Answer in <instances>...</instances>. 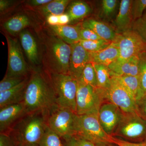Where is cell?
Wrapping results in <instances>:
<instances>
[{
    "instance_id": "cell-33",
    "label": "cell",
    "mask_w": 146,
    "mask_h": 146,
    "mask_svg": "<svg viewBox=\"0 0 146 146\" xmlns=\"http://www.w3.org/2000/svg\"><path fill=\"white\" fill-rule=\"evenodd\" d=\"M132 30L136 32L146 42V11L141 18L133 22Z\"/></svg>"
},
{
    "instance_id": "cell-15",
    "label": "cell",
    "mask_w": 146,
    "mask_h": 146,
    "mask_svg": "<svg viewBox=\"0 0 146 146\" xmlns=\"http://www.w3.org/2000/svg\"><path fill=\"white\" fill-rule=\"evenodd\" d=\"M133 1L122 0L120 4L119 13L114 25L117 33H122L132 30L133 21L132 12Z\"/></svg>"
},
{
    "instance_id": "cell-1",
    "label": "cell",
    "mask_w": 146,
    "mask_h": 146,
    "mask_svg": "<svg viewBox=\"0 0 146 146\" xmlns=\"http://www.w3.org/2000/svg\"><path fill=\"white\" fill-rule=\"evenodd\" d=\"M23 103L27 114L41 112L48 115L57 106L54 90L44 70L32 69Z\"/></svg>"
},
{
    "instance_id": "cell-44",
    "label": "cell",
    "mask_w": 146,
    "mask_h": 146,
    "mask_svg": "<svg viewBox=\"0 0 146 146\" xmlns=\"http://www.w3.org/2000/svg\"><path fill=\"white\" fill-rule=\"evenodd\" d=\"M64 141H65L64 145L65 146H75L73 137L65 140Z\"/></svg>"
},
{
    "instance_id": "cell-40",
    "label": "cell",
    "mask_w": 146,
    "mask_h": 146,
    "mask_svg": "<svg viewBox=\"0 0 146 146\" xmlns=\"http://www.w3.org/2000/svg\"><path fill=\"white\" fill-rule=\"evenodd\" d=\"M0 146H16L10 136L6 133H0Z\"/></svg>"
},
{
    "instance_id": "cell-34",
    "label": "cell",
    "mask_w": 146,
    "mask_h": 146,
    "mask_svg": "<svg viewBox=\"0 0 146 146\" xmlns=\"http://www.w3.org/2000/svg\"><path fill=\"white\" fill-rule=\"evenodd\" d=\"M146 11V0H134L132 5L133 21L141 18Z\"/></svg>"
},
{
    "instance_id": "cell-11",
    "label": "cell",
    "mask_w": 146,
    "mask_h": 146,
    "mask_svg": "<svg viewBox=\"0 0 146 146\" xmlns=\"http://www.w3.org/2000/svg\"><path fill=\"white\" fill-rule=\"evenodd\" d=\"M103 91L104 100L117 106L123 113L136 112V101L114 77H111L109 88Z\"/></svg>"
},
{
    "instance_id": "cell-27",
    "label": "cell",
    "mask_w": 146,
    "mask_h": 146,
    "mask_svg": "<svg viewBox=\"0 0 146 146\" xmlns=\"http://www.w3.org/2000/svg\"><path fill=\"white\" fill-rule=\"evenodd\" d=\"M77 81L79 83L90 85L95 89L98 88L96 74L92 63H89L86 65Z\"/></svg>"
},
{
    "instance_id": "cell-46",
    "label": "cell",
    "mask_w": 146,
    "mask_h": 146,
    "mask_svg": "<svg viewBox=\"0 0 146 146\" xmlns=\"http://www.w3.org/2000/svg\"><path fill=\"white\" fill-rule=\"evenodd\" d=\"M145 141H146V139Z\"/></svg>"
},
{
    "instance_id": "cell-3",
    "label": "cell",
    "mask_w": 146,
    "mask_h": 146,
    "mask_svg": "<svg viewBox=\"0 0 146 146\" xmlns=\"http://www.w3.org/2000/svg\"><path fill=\"white\" fill-rule=\"evenodd\" d=\"M47 115L41 112L27 114L6 134L16 146H39L48 127Z\"/></svg>"
},
{
    "instance_id": "cell-20",
    "label": "cell",
    "mask_w": 146,
    "mask_h": 146,
    "mask_svg": "<svg viewBox=\"0 0 146 146\" xmlns=\"http://www.w3.org/2000/svg\"><path fill=\"white\" fill-rule=\"evenodd\" d=\"M29 76L23 82L12 89L0 92V108L9 105L23 102Z\"/></svg>"
},
{
    "instance_id": "cell-24",
    "label": "cell",
    "mask_w": 146,
    "mask_h": 146,
    "mask_svg": "<svg viewBox=\"0 0 146 146\" xmlns=\"http://www.w3.org/2000/svg\"><path fill=\"white\" fill-rule=\"evenodd\" d=\"M70 2L69 0H53L36 9V11L41 16L46 18L50 15L59 16L64 13L65 9Z\"/></svg>"
},
{
    "instance_id": "cell-10",
    "label": "cell",
    "mask_w": 146,
    "mask_h": 146,
    "mask_svg": "<svg viewBox=\"0 0 146 146\" xmlns=\"http://www.w3.org/2000/svg\"><path fill=\"white\" fill-rule=\"evenodd\" d=\"M8 46V65L5 76L27 77L31 73L24 58L21 45L17 39L5 34Z\"/></svg>"
},
{
    "instance_id": "cell-45",
    "label": "cell",
    "mask_w": 146,
    "mask_h": 146,
    "mask_svg": "<svg viewBox=\"0 0 146 146\" xmlns=\"http://www.w3.org/2000/svg\"><path fill=\"white\" fill-rule=\"evenodd\" d=\"M109 143H97L96 144V146H110Z\"/></svg>"
},
{
    "instance_id": "cell-22",
    "label": "cell",
    "mask_w": 146,
    "mask_h": 146,
    "mask_svg": "<svg viewBox=\"0 0 146 146\" xmlns=\"http://www.w3.org/2000/svg\"><path fill=\"white\" fill-rule=\"evenodd\" d=\"M29 18L23 14H18L6 21L3 27L9 34L15 36L17 34H20L30 25Z\"/></svg>"
},
{
    "instance_id": "cell-38",
    "label": "cell",
    "mask_w": 146,
    "mask_h": 146,
    "mask_svg": "<svg viewBox=\"0 0 146 146\" xmlns=\"http://www.w3.org/2000/svg\"><path fill=\"white\" fill-rule=\"evenodd\" d=\"M75 146H96L93 142L78 136L73 137Z\"/></svg>"
},
{
    "instance_id": "cell-14",
    "label": "cell",
    "mask_w": 146,
    "mask_h": 146,
    "mask_svg": "<svg viewBox=\"0 0 146 146\" xmlns=\"http://www.w3.org/2000/svg\"><path fill=\"white\" fill-rule=\"evenodd\" d=\"M70 45L69 74L78 80L85 66L90 63V52L84 49L79 42Z\"/></svg>"
},
{
    "instance_id": "cell-42",
    "label": "cell",
    "mask_w": 146,
    "mask_h": 146,
    "mask_svg": "<svg viewBox=\"0 0 146 146\" xmlns=\"http://www.w3.org/2000/svg\"><path fill=\"white\" fill-rule=\"evenodd\" d=\"M59 17V23L58 25H65L71 22L70 16L67 13H64L58 16Z\"/></svg>"
},
{
    "instance_id": "cell-35",
    "label": "cell",
    "mask_w": 146,
    "mask_h": 146,
    "mask_svg": "<svg viewBox=\"0 0 146 146\" xmlns=\"http://www.w3.org/2000/svg\"><path fill=\"white\" fill-rule=\"evenodd\" d=\"M80 35L81 40L94 41L102 39L100 36L93 31L89 29L84 28L82 27L81 26L80 30Z\"/></svg>"
},
{
    "instance_id": "cell-29",
    "label": "cell",
    "mask_w": 146,
    "mask_h": 146,
    "mask_svg": "<svg viewBox=\"0 0 146 146\" xmlns=\"http://www.w3.org/2000/svg\"><path fill=\"white\" fill-rule=\"evenodd\" d=\"M61 139L57 134L47 127L39 146H65L62 143Z\"/></svg>"
},
{
    "instance_id": "cell-9",
    "label": "cell",
    "mask_w": 146,
    "mask_h": 146,
    "mask_svg": "<svg viewBox=\"0 0 146 146\" xmlns=\"http://www.w3.org/2000/svg\"><path fill=\"white\" fill-rule=\"evenodd\" d=\"M112 136L123 138V140L145 141L146 121L136 112H123L121 119Z\"/></svg>"
},
{
    "instance_id": "cell-23",
    "label": "cell",
    "mask_w": 146,
    "mask_h": 146,
    "mask_svg": "<svg viewBox=\"0 0 146 146\" xmlns=\"http://www.w3.org/2000/svg\"><path fill=\"white\" fill-rule=\"evenodd\" d=\"M114 77L129 92L136 102L144 96L138 76H124Z\"/></svg>"
},
{
    "instance_id": "cell-37",
    "label": "cell",
    "mask_w": 146,
    "mask_h": 146,
    "mask_svg": "<svg viewBox=\"0 0 146 146\" xmlns=\"http://www.w3.org/2000/svg\"><path fill=\"white\" fill-rule=\"evenodd\" d=\"M112 139V144L118 146H146V141L140 143H132L113 136Z\"/></svg>"
},
{
    "instance_id": "cell-32",
    "label": "cell",
    "mask_w": 146,
    "mask_h": 146,
    "mask_svg": "<svg viewBox=\"0 0 146 146\" xmlns=\"http://www.w3.org/2000/svg\"><path fill=\"white\" fill-rule=\"evenodd\" d=\"M119 1L117 0H103L102 3V14L106 18L113 16L117 7Z\"/></svg>"
},
{
    "instance_id": "cell-2",
    "label": "cell",
    "mask_w": 146,
    "mask_h": 146,
    "mask_svg": "<svg viewBox=\"0 0 146 146\" xmlns=\"http://www.w3.org/2000/svg\"><path fill=\"white\" fill-rule=\"evenodd\" d=\"M39 35L44 47L43 70L50 72L69 74L71 45L51 33L42 32Z\"/></svg>"
},
{
    "instance_id": "cell-41",
    "label": "cell",
    "mask_w": 146,
    "mask_h": 146,
    "mask_svg": "<svg viewBox=\"0 0 146 146\" xmlns=\"http://www.w3.org/2000/svg\"><path fill=\"white\" fill-rule=\"evenodd\" d=\"M46 20L48 25L50 26H54L58 25L59 23V17L56 15H50L46 18Z\"/></svg>"
},
{
    "instance_id": "cell-21",
    "label": "cell",
    "mask_w": 146,
    "mask_h": 146,
    "mask_svg": "<svg viewBox=\"0 0 146 146\" xmlns=\"http://www.w3.org/2000/svg\"><path fill=\"white\" fill-rule=\"evenodd\" d=\"M120 52L117 47L112 43L104 49L95 52H90V63L108 66L117 60Z\"/></svg>"
},
{
    "instance_id": "cell-16",
    "label": "cell",
    "mask_w": 146,
    "mask_h": 146,
    "mask_svg": "<svg viewBox=\"0 0 146 146\" xmlns=\"http://www.w3.org/2000/svg\"><path fill=\"white\" fill-rule=\"evenodd\" d=\"M140 57H133L125 61H115L108 66L111 77L138 76Z\"/></svg>"
},
{
    "instance_id": "cell-43",
    "label": "cell",
    "mask_w": 146,
    "mask_h": 146,
    "mask_svg": "<svg viewBox=\"0 0 146 146\" xmlns=\"http://www.w3.org/2000/svg\"><path fill=\"white\" fill-rule=\"evenodd\" d=\"M13 2L8 0H1L0 1V11L1 13L8 9L13 5Z\"/></svg>"
},
{
    "instance_id": "cell-8",
    "label": "cell",
    "mask_w": 146,
    "mask_h": 146,
    "mask_svg": "<svg viewBox=\"0 0 146 146\" xmlns=\"http://www.w3.org/2000/svg\"><path fill=\"white\" fill-rule=\"evenodd\" d=\"M119 50L117 61H125L133 57H140L146 52V42L133 30L117 33L112 42Z\"/></svg>"
},
{
    "instance_id": "cell-25",
    "label": "cell",
    "mask_w": 146,
    "mask_h": 146,
    "mask_svg": "<svg viewBox=\"0 0 146 146\" xmlns=\"http://www.w3.org/2000/svg\"><path fill=\"white\" fill-rule=\"evenodd\" d=\"M92 9L87 3L82 1H76L71 3L66 13L69 15L71 22L79 21L89 16Z\"/></svg>"
},
{
    "instance_id": "cell-18",
    "label": "cell",
    "mask_w": 146,
    "mask_h": 146,
    "mask_svg": "<svg viewBox=\"0 0 146 146\" xmlns=\"http://www.w3.org/2000/svg\"><path fill=\"white\" fill-rule=\"evenodd\" d=\"M81 26L70 25L49 26L50 33L59 37L68 44L78 43L81 40L80 30Z\"/></svg>"
},
{
    "instance_id": "cell-36",
    "label": "cell",
    "mask_w": 146,
    "mask_h": 146,
    "mask_svg": "<svg viewBox=\"0 0 146 146\" xmlns=\"http://www.w3.org/2000/svg\"><path fill=\"white\" fill-rule=\"evenodd\" d=\"M136 112L146 121V95L136 102Z\"/></svg>"
},
{
    "instance_id": "cell-26",
    "label": "cell",
    "mask_w": 146,
    "mask_h": 146,
    "mask_svg": "<svg viewBox=\"0 0 146 146\" xmlns=\"http://www.w3.org/2000/svg\"><path fill=\"white\" fill-rule=\"evenodd\" d=\"M92 64L96 74L98 89L103 91L107 90L111 85V76L109 68L108 66L101 64Z\"/></svg>"
},
{
    "instance_id": "cell-13",
    "label": "cell",
    "mask_w": 146,
    "mask_h": 146,
    "mask_svg": "<svg viewBox=\"0 0 146 146\" xmlns=\"http://www.w3.org/2000/svg\"><path fill=\"white\" fill-rule=\"evenodd\" d=\"M27 114L23 103L9 105L0 108V133H8Z\"/></svg>"
},
{
    "instance_id": "cell-17",
    "label": "cell",
    "mask_w": 146,
    "mask_h": 146,
    "mask_svg": "<svg viewBox=\"0 0 146 146\" xmlns=\"http://www.w3.org/2000/svg\"><path fill=\"white\" fill-rule=\"evenodd\" d=\"M20 43L27 58L33 65H39L40 62L39 48L37 42L32 33L25 29L19 34Z\"/></svg>"
},
{
    "instance_id": "cell-30",
    "label": "cell",
    "mask_w": 146,
    "mask_h": 146,
    "mask_svg": "<svg viewBox=\"0 0 146 146\" xmlns=\"http://www.w3.org/2000/svg\"><path fill=\"white\" fill-rule=\"evenodd\" d=\"M29 76H5L2 80L0 82V92H4L12 89L23 82Z\"/></svg>"
},
{
    "instance_id": "cell-4",
    "label": "cell",
    "mask_w": 146,
    "mask_h": 146,
    "mask_svg": "<svg viewBox=\"0 0 146 146\" xmlns=\"http://www.w3.org/2000/svg\"><path fill=\"white\" fill-rule=\"evenodd\" d=\"M44 71L48 75L54 90L58 106L69 108L76 113L77 80L70 74Z\"/></svg>"
},
{
    "instance_id": "cell-31",
    "label": "cell",
    "mask_w": 146,
    "mask_h": 146,
    "mask_svg": "<svg viewBox=\"0 0 146 146\" xmlns=\"http://www.w3.org/2000/svg\"><path fill=\"white\" fill-rule=\"evenodd\" d=\"M142 91L146 95V52L140 56L139 74L138 76Z\"/></svg>"
},
{
    "instance_id": "cell-6",
    "label": "cell",
    "mask_w": 146,
    "mask_h": 146,
    "mask_svg": "<svg viewBox=\"0 0 146 146\" xmlns=\"http://www.w3.org/2000/svg\"><path fill=\"white\" fill-rule=\"evenodd\" d=\"M99 114L78 115L76 122V135L93 142L112 144V136L108 135L102 127Z\"/></svg>"
},
{
    "instance_id": "cell-19",
    "label": "cell",
    "mask_w": 146,
    "mask_h": 146,
    "mask_svg": "<svg viewBox=\"0 0 146 146\" xmlns=\"http://www.w3.org/2000/svg\"><path fill=\"white\" fill-rule=\"evenodd\" d=\"M80 25L84 28L93 31L102 39L112 42L115 41L117 35V32L109 25L93 18L86 19Z\"/></svg>"
},
{
    "instance_id": "cell-7",
    "label": "cell",
    "mask_w": 146,
    "mask_h": 146,
    "mask_svg": "<svg viewBox=\"0 0 146 146\" xmlns=\"http://www.w3.org/2000/svg\"><path fill=\"white\" fill-rule=\"evenodd\" d=\"M104 100L101 90L78 82L76 97L77 115L99 114L100 108Z\"/></svg>"
},
{
    "instance_id": "cell-28",
    "label": "cell",
    "mask_w": 146,
    "mask_h": 146,
    "mask_svg": "<svg viewBox=\"0 0 146 146\" xmlns=\"http://www.w3.org/2000/svg\"><path fill=\"white\" fill-rule=\"evenodd\" d=\"M112 42L104 39L89 41V40H80V44L84 49L89 52H95L104 49L109 46Z\"/></svg>"
},
{
    "instance_id": "cell-12",
    "label": "cell",
    "mask_w": 146,
    "mask_h": 146,
    "mask_svg": "<svg viewBox=\"0 0 146 146\" xmlns=\"http://www.w3.org/2000/svg\"><path fill=\"white\" fill-rule=\"evenodd\" d=\"M123 112L112 103L103 104L99 112V120L106 133L112 136L121 119Z\"/></svg>"
},
{
    "instance_id": "cell-5",
    "label": "cell",
    "mask_w": 146,
    "mask_h": 146,
    "mask_svg": "<svg viewBox=\"0 0 146 146\" xmlns=\"http://www.w3.org/2000/svg\"><path fill=\"white\" fill-rule=\"evenodd\" d=\"M77 116L71 109L57 106L47 115V126L65 141L76 135Z\"/></svg>"
},
{
    "instance_id": "cell-39",
    "label": "cell",
    "mask_w": 146,
    "mask_h": 146,
    "mask_svg": "<svg viewBox=\"0 0 146 146\" xmlns=\"http://www.w3.org/2000/svg\"><path fill=\"white\" fill-rule=\"evenodd\" d=\"M51 0H30L27 1L26 5L33 8H38L51 1Z\"/></svg>"
}]
</instances>
